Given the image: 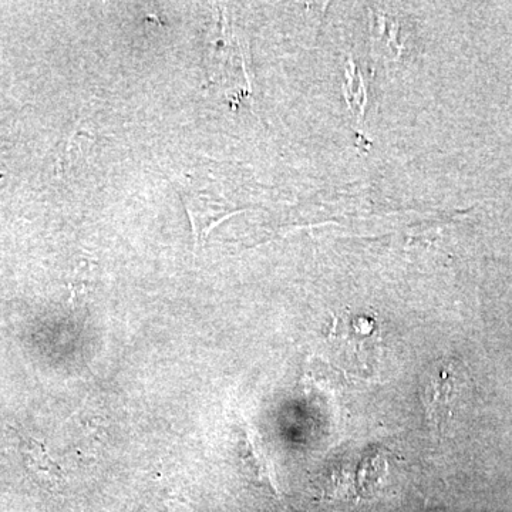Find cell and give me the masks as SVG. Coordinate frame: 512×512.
I'll return each mask as SVG.
<instances>
[{
    "instance_id": "6da1fadb",
    "label": "cell",
    "mask_w": 512,
    "mask_h": 512,
    "mask_svg": "<svg viewBox=\"0 0 512 512\" xmlns=\"http://www.w3.org/2000/svg\"><path fill=\"white\" fill-rule=\"evenodd\" d=\"M461 384L460 363L451 357H441L431 363L421 377V403L434 431H441L453 416Z\"/></svg>"
},
{
    "instance_id": "7a4b0ae2",
    "label": "cell",
    "mask_w": 512,
    "mask_h": 512,
    "mask_svg": "<svg viewBox=\"0 0 512 512\" xmlns=\"http://www.w3.org/2000/svg\"><path fill=\"white\" fill-rule=\"evenodd\" d=\"M23 458H25L26 467L29 473L35 477L39 483L46 487L55 488L62 483L63 473L59 464L50 457L46 447L36 439H28L23 446Z\"/></svg>"
},
{
    "instance_id": "3957f363",
    "label": "cell",
    "mask_w": 512,
    "mask_h": 512,
    "mask_svg": "<svg viewBox=\"0 0 512 512\" xmlns=\"http://www.w3.org/2000/svg\"><path fill=\"white\" fill-rule=\"evenodd\" d=\"M247 461L251 470L254 471L255 476L259 478L261 481H265L266 484L271 485L274 490L275 481H274V473L271 470V464L266 460V456L262 448L259 447L258 439L251 430L247 429Z\"/></svg>"
}]
</instances>
